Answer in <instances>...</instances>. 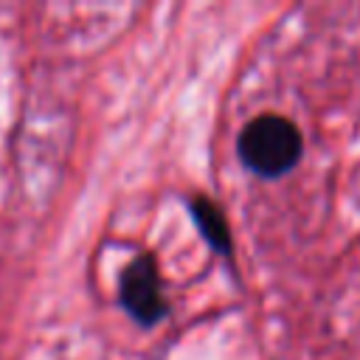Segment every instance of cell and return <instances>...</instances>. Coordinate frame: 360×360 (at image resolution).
<instances>
[{
	"label": "cell",
	"instance_id": "cell-1",
	"mask_svg": "<svg viewBox=\"0 0 360 360\" xmlns=\"http://www.w3.org/2000/svg\"><path fill=\"white\" fill-rule=\"evenodd\" d=\"M239 155L245 166L264 177L284 174L301 158V135L295 124L281 115H259L239 135Z\"/></svg>",
	"mask_w": 360,
	"mask_h": 360
},
{
	"label": "cell",
	"instance_id": "cell-2",
	"mask_svg": "<svg viewBox=\"0 0 360 360\" xmlns=\"http://www.w3.org/2000/svg\"><path fill=\"white\" fill-rule=\"evenodd\" d=\"M121 301L127 307V312L152 326L166 315V301L160 295V276H158V264L152 256H138L121 278Z\"/></svg>",
	"mask_w": 360,
	"mask_h": 360
},
{
	"label": "cell",
	"instance_id": "cell-3",
	"mask_svg": "<svg viewBox=\"0 0 360 360\" xmlns=\"http://www.w3.org/2000/svg\"><path fill=\"white\" fill-rule=\"evenodd\" d=\"M191 211H194V217H197L202 233L208 236V242H211L217 250L225 253V250L231 248V236H228V228H225V219H222L219 208H217L214 202H208V200L200 197V200L191 202Z\"/></svg>",
	"mask_w": 360,
	"mask_h": 360
}]
</instances>
